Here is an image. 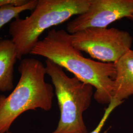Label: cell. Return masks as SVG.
<instances>
[{"mask_svg":"<svg viewBox=\"0 0 133 133\" xmlns=\"http://www.w3.org/2000/svg\"><path fill=\"white\" fill-rule=\"evenodd\" d=\"M17 60L16 49L11 39L0 40V91L14 88V66Z\"/></svg>","mask_w":133,"mask_h":133,"instance_id":"obj_8","label":"cell"},{"mask_svg":"<svg viewBox=\"0 0 133 133\" xmlns=\"http://www.w3.org/2000/svg\"><path fill=\"white\" fill-rule=\"evenodd\" d=\"M77 50L100 62L114 63L131 50L133 37L128 32L115 28H88L71 34Z\"/></svg>","mask_w":133,"mask_h":133,"instance_id":"obj_5","label":"cell"},{"mask_svg":"<svg viewBox=\"0 0 133 133\" xmlns=\"http://www.w3.org/2000/svg\"><path fill=\"white\" fill-rule=\"evenodd\" d=\"M45 63L60 111L57 127L50 133H88L83 114L90 106L94 87L76 76H67L62 67L49 60Z\"/></svg>","mask_w":133,"mask_h":133,"instance_id":"obj_4","label":"cell"},{"mask_svg":"<svg viewBox=\"0 0 133 133\" xmlns=\"http://www.w3.org/2000/svg\"><path fill=\"white\" fill-rule=\"evenodd\" d=\"M38 3V0H30L27 4L21 6H8L0 8V29L12 19L19 16V14L26 10L33 11Z\"/></svg>","mask_w":133,"mask_h":133,"instance_id":"obj_9","label":"cell"},{"mask_svg":"<svg viewBox=\"0 0 133 133\" xmlns=\"http://www.w3.org/2000/svg\"><path fill=\"white\" fill-rule=\"evenodd\" d=\"M123 103L116 101L115 100H112L109 105H108L107 108L105 109V112L101 119L100 122L97 125L95 128L92 132L88 133H100L102 129L105 126L108 119L109 118L110 115L112 112V111L115 109L118 106H119Z\"/></svg>","mask_w":133,"mask_h":133,"instance_id":"obj_10","label":"cell"},{"mask_svg":"<svg viewBox=\"0 0 133 133\" xmlns=\"http://www.w3.org/2000/svg\"><path fill=\"white\" fill-rule=\"evenodd\" d=\"M29 1L30 0H0V8L8 6H21L27 4Z\"/></svg>","mask_w":133,"mask_h":133,"instance_id":"obj_11","label":"cell"},{"mask_svg":"<svg viewBox=\"0 0 133 133\" xmlns=\"http://www.w3.org/2000/svg\"><path fill=\"white\" fill-rule=\"evenodd\" d=\"M91 0H38L29 16L17 17L10 23L9 34L17 59L30 54L44 31L87 10Z\"/></svg>","mask_w":133,"mask_h":133,"instance_id":"obj_3","label":"cell"},{"mask_svg":"<svg viewBox=\"0 0 133 133\" xmlns=\"http://www.w3.org/2000/svg\"><path fill=\"white\" fill-rule=\"evenodd\" d=\"M114 64L116 75L112 100L123 103L133 95V50H130Z\"/></svg>","mask_w":133,"mask_h":133,"instance_id":"obj_7","label":"cell"},{"mask_svg":"<svg viewBox=\"0 0 133 133\" xmlns=\"http://www.w3.org/2000/svg\"><path fill=\"white\" fill-rule=\"evenodd\" d=\"M11 133V132H10V131H9V132H6V133Z\"/></svg>","mask_w":133,"mask_h":133,"instance_id":"obj_13","label":"cell"},{"mask_svg":"<svg viewBox=\"0 0 133 133\" xmlns=\"http://www.w3.org/2000/svg\"><path fill=\"white\" fill-rule=\"evenodd\" d=\"M133 14V0H91L85 12L66 25L70 34L88 28H107L115 21Z\"/></svg>","mask_w":133,"mask_h":133,"instance_id":"obj_6","label":"cell"},{"mask_svg":"<svg viewBox=\"0 0 133 133\" xmlns=\"http://www.w3.org/2000/svg\"><path fill=\"white\" fill-rule=\"evenodd\" d=\"M19 81L8 96L0 95V133H5L25 112L41 109L49 111L54 96L52 85L45 81V66L37 59L22 60L18 68Z\"/></svg>","mask_w":133,"mask_h":133,"instance_id":"obj_2","label":"cell"},{"mask_svg":"<svg viewBox=\"0 0 133 133\" xmlns=\"http://www.w3.org/2000/svg\"><path fill=\"white\" fill-rule=\"evenodd\" d=\"M30 54L46 58L92 86L96 89L93 97L98 103L109 105L112 100L116 75L115 64L84 57L73 46L71 34L66 31L50 30L44 38L38 41Z\"/></svg>","mask_w":133,"mask_h":133,"instance_id":"obj_1","label":"cell"},{"mask_svg":"<svg viewBox=\"0 0 133 133\" xmlns=\"http://www.w3.org/2000/svg\"><path fill=\"white\" fill-rule=\"evenodd\" d=\"M128 18H129V19H131V20H133V14H132L130 16H129V17Z\"/></svg>","mask_w":133,"mask_h":133,"instance_id":"obj_12","label":"cell"}]
</instances>
